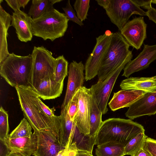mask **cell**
I'll return each instance as SVG.
<instances>
[{"instance_id":"cell-1","label":"cell","mask_w":156,"mask_h":156,"mask_svg":"<svg viewBox=\"0 0 156 156\" xmlns=\"http://www.w3.org/2000/svg\"><path fill=\"white\" fill-rule=\"evenodd\" d=\"M145 131L142 125L130 119L109 118L103 121L97 133L95 144L115 142L126 146L133 138Z\"/></svg>"},{"instance_id":"cell-2","label":"cell","mask_w":156,"mask_h":156,"mask_svg":"<svg viewBox=\"0 0 156 156\" xmlns=\"http://www.w3.org/2000/svg\"><path fill=\"white\" fill-rule=\"evenodd\" d=\"M20 104L25 118L34 131H48L58 138L60 127V116L51 118L41 113L33 102L27 87L17 86Z\"/></svg>"},{"instance_id":"cell-3","label":"cell","mask_w":156,"mask_h":156,"mask_svg":"<svg viewBox=\"0 0 156 156\" xmlns=\"http://www.w3.org/2000/svg\"><path fill=\"white\" fill-rule=\"evenodd\" d=\"M129 46L120 32L113 33L98 72V82L104 81L119 68H124L133 56L132 51L129 50Z\"/></svg>"},{"instance_id":"cell-4","label":"cell","mask_w":156,"mask_h":156,"mask_svg":"<svg viewBox=\"0 0 156 156\" xmlns=\"http://www.w3.org/2000/svg\"><path fill=\"white\" fill-rule=\"evenodd\" d=\"M32 62L31 54L22 56L10 53L0 63V75L12 87H31Z\"/></svg>"},{"instance_id":"cell-5","label":"cell","mask_w":156,"mask_h":156,"mask_svg":"<svg viewBox=\"0 0 156 156\" xmlns=\"http://www.w3.org/2000/svg\"><path fill=\"white\" fill-rule=\"evenodd\" d=\"M69 21L65 13L53 8L37 18L32 19L33 35L53 41L64 36Z\"/></svg>"},{"instance_id":"cell-6","label":"cell","mask_w":156,"mask_h":156,"mask_svg":"<svg viewBox=\"0 0 156 156\" xmlns=\"http://www.w3.org/2000/svg\"><path fill=\"white\" fill-rule=\"evenodd\" d=\"M31 74V86L35 88L42 80L55 79L56 58L52 53L43 46L34 48Z\"/></svg>"},{"instance_id":"cell-7","label":"cell","mask_w":156,"mask_h":156,"mask_svg":"<svg viewBox=\"0 0 156 156\" xmlns=\"http://www.w3.org/2000/svg\"><path fill=\"white\" fill-rule=\"evenodd\" d=\"M106 13L112 23L120 31L133 14L147 16L133 0H110Z\"/></svg>"},{"instance_id":"cell-8","label":"cell","mask_w":156,"mask_h":156,"mask_svg":"<svg viewBox=\"0 0 156 156\" xmlns=\"http://www.w3.org/2000/svg\"><path fill=\"white\" fill-rule=\"evenodd\" d=\"M113 34V33H112ZM105 34L96 38L94 47L88 58L84 66L85 80H90L98 75L102 62L107 51L112 37Z\"/></svg>"},{"instance_id":"cell-9","label":"cell","mask_w":156,"mask_h":156,"mask_svg":"<svg viewBox=\"0 0 156 156\" xmlns=\"http://www.w3.org/2000/svg\"><path fill=\"white\" fill-rule=\"evenodd\" d=\"M78 90V106L73 121L81 133L88 135L90 133L92 94L90 88L84 86L79 88Z\"/></svg>"},{"instance_id":"cell-10","label":"cell","mask_w":156,"mask_h":156,"mask_svg":"<svg viewBox=\"0 0 156 156\" xmlns=\"http://www.w3.org/2000/svg\"><path fill=\"white\" fill-rule=\"evenodd\" d=\"M124 68H119L104 81L93 85L90 88L92 97L102 115L106 114L108 109L107 105L109 98L118 76Z\"/></svg>"},{"instance_id":"cell-11","label":"cell","mask_w":156,"mask_h":156,"mask_svg":"<svg viewBox=\"0 0 156 156\" xmlns=\"http://www.w3.org/2000/svg\"><path fill=\"white\" fill-rule=\"evenodd\" d=\"M147 27L143 17H135L128 21L120 32L129 46L138 50L147 37Z\"/></svg>"},{"instance_id":"cell-12","label":"cell","mask_w":156,"mask_h":156,"mask_svg":"<svg viewBox=\"0 0 156 156\" xmlns=\"http://www.w3.org/2000/svg\"><path fill=\"white\" fill-rule=\"evenodd\" d=\"M84 66L82 61H73L69 66V76L66 93L61 108L68 104L79 88L82 87L85 79Z\"/></svg>"},{"instance_id":"cell-13","label":"cell","mask_w":156,"mask_h":156,"mask_svg":"<svg viewBox=\"0 0 156 156\" xmlns=\"http://www.w3.org/2000/svg\"><path fill=\"white\" fill-rule=\"evenodd\" d=\"M156 113V90L153 92H146L129 107L125 115L132 120Z\"/></svg>"},{"instance_id":"cell-14","label":"cell","mask_w":156,"mask_h":156,"mask_svg":"<svg viewBox=\"0 0 156 156\" xmlns=\"http://www.w3.org/2000/svg\"><path fill=\"white\" fill-rule=\"evenodd\" d=\"M156 60V44H144L142 51L134 59L131 60L123 69L122 76L128 78L132 73L144 69Z\"/></svg>"},{"instance_id":"cell-15","label":"cell","mask_w":156,"mask_h":156,"mask_svg":"<svg viewBox=\"0 0 156 156\" xmlns=\"http://www.w3.org/2000/svg\"><path fill=\"white\" fill-rule=\"evenodd\" d=\"M36 131L37 146L33 155L56 156L60 151L65 148L60 144L58 138L50 132Z\"/></svg>"},{"instance_id":"cell-16","label":"cell","mask_w":156,"mask_h":156,"mask_svg":"<svg viewBox=\"0 0 156 156\" xmlns=\"http://www.w3.org/2000/svg\"><path fill=\"white\" fill-rule=\"evenodd\" d=\"M32 19L31 16L20 10L13 12L11 26L15 29L18 38L21 41L27 42L32 38Z\"/></svg>"},{"instance_id":"cell-17","label":"cell","mask_w":156,"mask_h":156,"mask_svg":"<svg viewBox=\"0 0 156 156\" xmlns=\"http://www.w3.org/2000/svg\"><path fill=\"white\" fill-rule=\"evenodd\" d=\"M12 152L19 153L23 156H30L36 151L37 146V132L34 131L30 137L5 140Z\"/></svg>"},{"instance_id":"cell-18","label":"cell","mask_w":156,"mask_h":156,"mask_svg":"<svg viewBox=\"0 0 156 156\" xmlns=\"http://www.w3.org/2000/svg\"><path fill=\"white\" fill-rule=\"evenodd\" d=\"M146 93L140 90H121L114 93L113 96L108 105L113 111L129 107Z\"/></svg>"},{"instance_id":"cell-19","label":"cell","mask_w":156,"mask_h":156,"mask_svg":"<svg viewBox=\"0 0 156 156\" xmlns=\"http://www.w3.org/2000/svg\"><path fill=\"white\" fill-rule=\"evenodd\" d=\"M63 82H56L55 79L47 78L41 80L33 89L44 100L54 99L62 94Z\"/></svg>"},{"instance_id":"cell-20","label":"cell","mask_w":156,"mask_h":156,"mask_svg":"<svg viewBox=\"0 0 156 156\" xmlns=\"http://www.w3.org/2000/svg\"><path fill=\"white\" fill-rule=\"evenodd\" d=\"M122 90H140L146 92L156 90V76L150 77L128 78L122 80L120 85Z\"/></svg>"},{"instance_id":"cell-21","label":"cell","mask_w":156,"mask_h":156,"mask_svg":"<svg viewBox=\"0 0 156 156\" xmlns=\"http://www.w3.org/2000/svg\"><path fill=\"white\" fill-rule=\"evenodd\" d=\"M0 63L10 54L8 48L7 37L8 30L11 26V16L3 9L0 2Z\"/></svg>"},{"instance_id":"cell-22","label":"cell","mask_w":156,"mask_h":156,"mask_svg":"<svg viewBox=\"0 0 156 156\" xmlns=\"http://www.w3.org/2000/svg\"><path fill=\"white\" fill-rule=\"evenodd\" d=\"M73 122V135L70 137L68 144H70L72 143H74L77 151H87L92 153L94 145L95 144L96 136L90 137L81 133Z\"/></svg>"},{"instance_id":"cell-23","label":"cell","mask_w":156,"mask_h":156,"mask_svg":"<svg viewBox=\"0 0 156 156\" xmlns=\"http://www.w3.org/2000/svg\"><path fill=\"white\" fill-rule=\"evenodd\" d=\"M60 116V127L58 140L61 146L65 148L68 143L73 126V121L68 113L67 105L61 108Z\"/></svg>"},{"instance_id":"cell-24","label":"cell","mask_w":156,"mask_h":156,"mask_svg":"<svg viewBox=\"0 0 156 156\" xmlns=\"http://www.w3.org/2000/svg\"><path fill=\"white\" fill-rule=\"evenodd\" d=\"M125 146L115 142L98 145L95 149L96 156H124Z\"/></svg>"},{"instance_id":"cell-25","label":"cell","mask_w":156,"mask_h":156,"mask_svg":"<svg viewBox=\"0 0 156 156\" xmlns=\"http://www.w3.org/2000/svg\"><path fill=\"white\" fill-rule=\"evenodd\" d=\"M62 0H33L28 15L34 19L41 16L48 11L54 8L53 5Z\"/></svg>"},{"instance_id":"cell-26","label":"cell","mask_w":156,"mask_h":156,"mask_svg":"<svg viewBox=\"0 0 156 156\" xmlns=\"http://www.w3.org/2000/svg\"><path fill=\"white\" fill-rule=\"evenodd\" d=\"M102 113L92 97L90 117V133L86 135L90 137L96 136L103 121Z\"/></svg>"},{"instance_id":"cell-27","label":"cell","mask_w":156,"mask_h":156,"mask_svg":"<svg viewBox=\"0 0 156 156\" xmlns=\"http://www.w3.org/2000/svg\"><path fill=\"white\" fill-rule=\"evenodd\" d=\"M147 136L141 132L133 138L125 146L124 155H133L143 148Z\"/></svg>"},{"instance_id":"cell-28","label":"cell","mask_w":156,"mask_h":156,"mask_svg":"<svg viewBox=\"0 0 156 156\" xmlns=\"http://www.w3.org/2000/svg\"><path fill=\"white\" fill-rule=\"evenodd\" d=\"M55 58V80L57 82L63 83L68 75V62L63 55Z\"/></svg>"},{"instance_id":"cell-29","label":"cell","mask_w":156,"mask_h":156,"mask_svg":"<svg viewBox=\"0 0 156 156\" xmlns=\"http://www.w3.org/2000/svg\"><path fill=\"white\" fill-rule=\"evenodd\" d=\"M32 127L27 120L23 118L17 127L9 135V139L28 137L31 136Z\"/></svg>"},{"instance_id":"cell-30","label":"cell","mask_w":156,"mask_h":156,"mask_svg":"<svg viewBox=\"0 0 156 156\" xmlns=\"http://www.w3.org/2000/svg\"><path fill=\"white\" fill-rule=\"evenodd\" d=\"M27 88L33 102L40 111L50 118L55 117L56 115H55L54 108H50L43 102L41 98L32 88L30 87H27Z\"/></svg>"},{"instance_id":"cell-31","label":"cell","mask_w":156,"mask_h":156,"mask_svg":"<svg viewBox=\"0 0 156 156\" xmlns=\"http://www.w3.org/2000/svg\"><path fill=\"white\" fill-rule=\"evenodd\" d=\"M90 0H76L74 4L78 18L83 22L87 19L88 12L90 8Z\"/></svg>"},{"instance_id":"cell-32","label":"cell","mask_w":156,"mask_h":156,"mask_svg":"<svg viewBox=\"0 0 156 156\" xmlns=\"http://www.w3.org/2000/svg\"><path fill=\"white\" fill-rule=\"evenodd\" d=\"M9 127L8 112L2 107L0 108V139H7L9 136Z\"/></svg>"},{"instance_id":"cell-33","label":"cell","mask_w":156,"mask_h":156,"mask_svg":"<svg viewBox=\"0 0 156 156\" xmlns=\"http://www.w3.org/2000/svg\"><path fill=\"white\" fill-rule=\"evenodd\" d=\"M62 8L65 12L66 16L69 20L73 21L81 26L83 25V23L76 15L74 10L70 4V0H68L66 6L65 7H62Z\"/></svg>"},{"instance_id":"cell-34","label":"cell","mask_w":156,"mask_h":156,"mask_svg":"<svg viewBox=\"0 0 156 156\" xmlns=\"http://www.w3.org/2000/svg\"><path fill=\"white\" fill-rule=\"evenodd\" d=\"M79 96V92L78 90L73 95L67 105L68 113L73 120L78 108Z\"/></svg>"},{"instance_id":"cell-35","label":"cell","mask_w":156,"mask_h":156,"mask_svg":"<svg viewBox=\"0 0 156 156\" xmlns=\"http://www.w3.org/2000/svg\"><path fill=\"white\" fill-rule=\"evenodd\" d=\"M144 147L152 156H156V140L147 136Z\"/></svg>"},{"instance_id":"cell-36","label":"cell","mask_w":156,"mask_h":156,"mask_svg":"<svg viewBox=\"0 0 156 156\" xmlns=\"http://www.w3.org/2000/svg\"><path fill=\"white\" fill-rule=\"evenodd\" d=\"M133 1L139 7L148 10L152 7V4H156V0H133Z\"/></svg>"},{"instance_id":"cell-37","label":"cell","mask_w":156,"mask_h":156,"mask_svg":"<svg viewBox=\"0 0 156 156\" xmlns=\"http://www.w3.org/2000/svg\"><path fill=\"white\" fill-rule=\"evenodd\" d=\"M12 152L5 140L0 139V156H9Z\"/></svg>"},{"instance_id":"cell-38","label":"cell","mask_w":156,"mask_h":156,"mask_svg":"<svg viewBox=\"0 0 156 156\" xmlns=\"http://www.w3.org/2000/svg\"><path fill=\"white\" fill-rule=\"evenodd\" d=\"M5 1L14 12L20 10L18 0H5Z\"/></svg>"},{"instance_id":"cell-39","label":"cell","mask_w":156,"mask_h":156,"mask_svg":"<svg viewBox=\"0 0 156 156\" xmlns=\"http://www.w3.org/2000/svg\"><path fill=\"white\" fill-rule=\"evenodd\" d=\"M147 16L149 20L152 21L156 24V9L152 7L146 12Z\"/></svg>"},{"instance_id":"cell-40","label":"cell","mask_w":156,"mask_h":156,"mask_svg":"<svg viewBox=\"0 0 156 156\" xmlns=\"http://www.w3.org/2000/svg\"><path fill=\"white\" fill-rule=\"evenodd\" d=\"M130 156H152L150 153L143 147L135 154Z\"/></svg>"},{"instance_id":"cell-41","label":"cell","mask_w":156,"mask_h":156,"mask_svg":"<svg viewBox=\"0 0 156 156\" xmlns=\"http://www.w3.org/2000/svg\"><path fill=\"white\" fill-rule=\"evenodd\" d=\"M96 1L99 5L105 9L109 5L110 0H97Z\"/></svg>"},{"instance_id":"cell-42","label":"cell","mask_w":156,"mask_h":156,"mask_svg":"<svg viewBox=\"0 0 156 156\" xmlns=\"http://www.w3.org/2000/svg\"><path fill=\"white\" fill-rule=\"evenodd\" d=\"M75 156H93L92 153L85 151L78 150Z\"/></svg>"},{"instance_id":"cell-43","label":"cell","mask_w":156,"mask_h":156,"mask_svg":"<svg viewBox=\"0 0 156 156\" xmlns=\"http://www.w3.org/2000/svg\"><path fill=\"white\" fill-rule=\"evenodd\" d=\"M30 1V0H18L20 8L23 7V9L25 8L26 6Z\"/></svg>"},{"instance_id":"cell-44","label":"cell","mask_w":156,"mask_h":156,"mask_svg":"<svg viewBox=\"0 0 156 156\" xmlns=\"http://www.w3.org/2000/svg\"><path fill=\"white\" fill-rule=\"evenodd\" d=\"M9 156H23L21 154L16 152H12Z\"/></svg>"},{"instance_id":"cell-45","label":"cell","mask_w":156,"mask_h":156,"mask_svg":"<svg viewBox=\"0 0 156 156\" xmlns=\"http://www.w3.org/2000/svg\"><path fill=\"white\" fill-rule=\"evenodd\" d=\"M113 33H112L109 30H107L105 31V34L107 36H110Z\"/></svg>"},{"instance_id":"cell-46","label":"cell","mask_w":156,"mask_h":156,"mask_svg":"<svg viewBox=\"0 0 156 156\" xmlns=\"http://www.w3.org/2000/svg\"></svg>"}]
</instances>
